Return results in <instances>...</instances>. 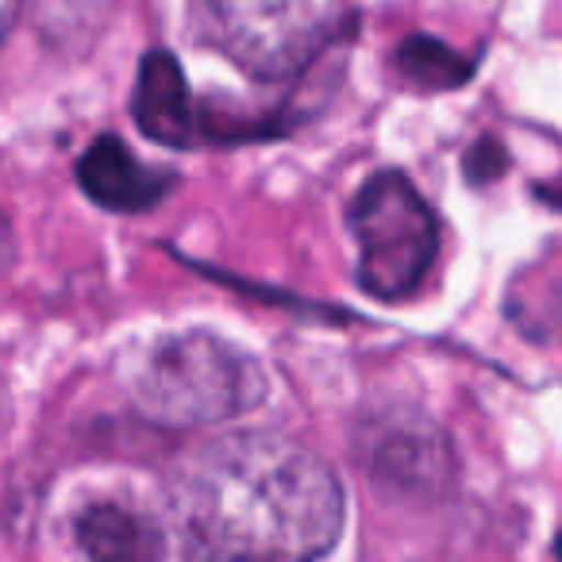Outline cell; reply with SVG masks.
I'll return each instance as SVG.
<instances>
[{
  "label": "cell",
  "mask_w": 562,
  "mask_h": 562,
  "mask_svg": "<svg viewBox=\"0 0 562 562\" xmlns=\"http://www.w3.org/2000/svg\"><path fill=\"white\" fill-rule=\"evenodd\" d=\"M178 513L209 562H321L347 520L336 470L273 431H235L193 454Z\"/></svg>",
  "instance_id": "6da1fadb"
},
{
  "label": "cell",
  "mask_w": 562,
  "mask_h": 562,
  "mask_svg": "<svg viewBox=\"0 0 562 562\" xmlns=\"http://www.w3.org/2000/svg\"><path fill=\"white\" fill-rule=\"evenodd\" d=\"M74 531L89 562H162V531L143 513L112 501L81 508Z\"/></svg>",
  "instance_id": "52a82bcc"
},
{
  "label": "cell",
  "mask_w": 562,
  "mask_h": 562,
  "mask_svg": "<svg viewBox=\"0 0 562 562\" xmlns=\"http://www.w3.org/2000/svg\"><path fill=\"white\" fill-rule=\"evenodd\" d=\"M359 285L378 301H405L424 285L439 255V224L401 170H378L351 201Z\"/></svg>",
  "instance_id": "3957f363"
},
{
  "label": "cell",
  "mask_w": 562,
  "mask_h": 562,
  "mask_svg": "<svg viewBox=\"0 0 562 562\" xmlns=\"http://www.w3.org/2000/svg\"><path fill=\"white\" fill-rule=\"evenodd\" d=\"M196 32L250 78H290L321 43L316 0H193Z\"/></svg>",
  "instance_id": "277c9868"
},
{
  "label": "cell",
  "mask_w": 562,
  "mask_h": 562,
  "mask_svg": "<svg viewBox=\"0 0 562 562\" xmlns=\"http://www.w3.org/2000/svg\"><path fill=\"white\" fill-rule=\"evenodd\" d=\"M559 562H562V536H559Z\"/></svg>",
  "instance_id": "30bf717a"
},
{
  "label": "cell",
  "mask_w": 562,
  "mask_h": 562,
  "mask_svg": "<svg viewBox=\"0 0 562 562\" xmlns=\"http://www.w3.org/2000/svg\"><path fill=\"white\" fill-rule=\"evenodd\" d=\"M397 66H401V74L420 89H454L470 78L467 58L454 55L443 43L424 40V35L405 40V47H401V55H397Z\"/></svg>",
  "instance_id": "ba28073f"
},
{
  "label": "cell",
  "mask_w": 562,
  "mask_h": 562,
  "mask_svg": "<svg viewBox=\"0 0 562 562\" xmlns=\"http://www.w3.org/2000/svg\"><path fill=\"white\" fill-rule=\"evenodd\" d=\"M20 4H24V0H0V43L9 40L12 24H16V16H20Z\"/></svg>",
  "instance_id": "9c48e42d"
},
{
  "label": "cell",
  "mask_w": 562,
  "mask_h": 562,
  "mask_svg": "<svg viewBox=\"0 0 562 562\" xmlns=\"http://www.w3.org/2000/svg\"><path fill=\"white\" fill-rule=\"evenodd\" d=\"M78 186L86 189L89 201L109 212H147L170 193L173 178L139 162L124 139L101 135L78 158Z\"/></svg>",
  "instance_id": "8992f818"
},
{
  "label": "cell",
  "mask_w": 562,
  "mask_h": 562,
  "mask_svg": "<svg viewBox=\"0 0 562 562\" xmlns=\"http://www.w3.org/2000/svg\"><path fill=\"white\" fill-rule=\"evenodd\" d=\"M127 393L143 416L170 428L220 424L266 401V370L212 331H178L139 347Z\"/></svg>",
  "instance_id": "7a4b0ae2"
},
{
  "label": "cell",
  "mask_w": 562,
  "mask_h": 562,
  "mask_svg": "<svg viewBox=\"0 0 562 562\" xmlns=\"http://www.w3.org/2000/svg\"><path fill=\"white\" fill-rule=\"evenodd\" d=\"M132 116L139 132L162 147L189 150L196 143H209V116L196 109L186 74L170 50H147L135 78Z\"/></svg>",
  "instance_id": "5b68a950"
}]
</instances>
